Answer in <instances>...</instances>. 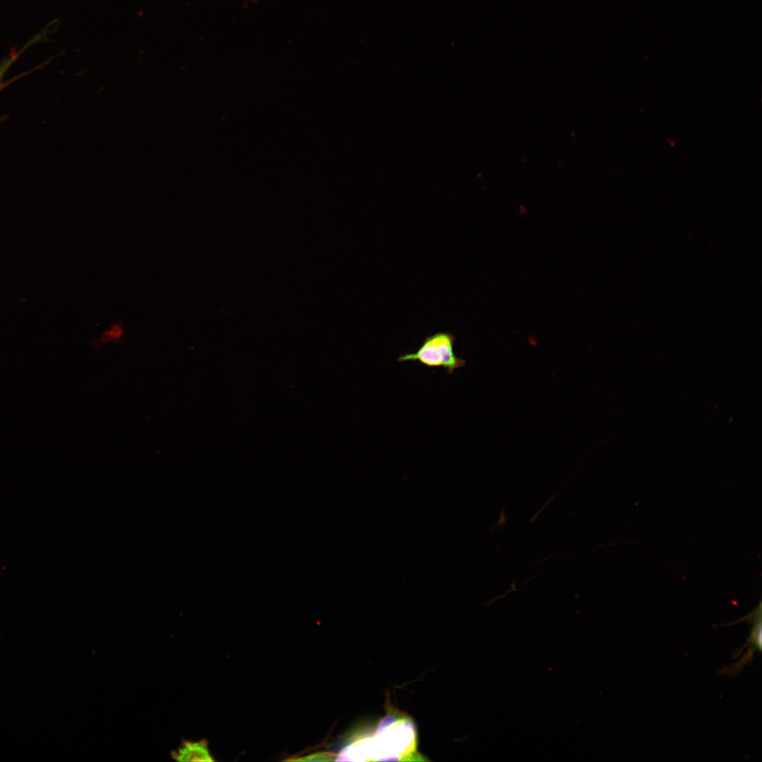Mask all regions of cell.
I'll return each mask as SVG.
<instances>
[{
  "label": "cell",
  "mask_w": 762,
  "mask_h": 762,
  "mask_svg": "<svg viewBox=\"0 0 762 762\" xmlns=\"http://www.w3.org/2000/svg\"><path fill=\"white\" fill-rule=\"evenodd\" d=\"M423 760L417 751L412 720L394 709H389L373 730L364 728L354 733L336 758L346 761Z\"/></svg>",
  "instance_id": "6da1fadb"
},
{
  "label": "cell",
  "mask_w": 762,
  "mask_h": 762,
  "mask_svg": "<svg viewBox=\"0 0 762 762\" xmlns=\"http://www.w3.org/2000/svg\"><path fill=\"white\" fill-rule=\"evenodd\" d=\"M455 337L448 332H437L427 336L418 349L413 353L399 356L398 362L416 361L427 368H442L448 374L466 365L454 349Z\"/></svg>",
  "instance_id": "7a4b0ae2"
},
{
  "label": "cell",
  "mask_w": 762,
  "mask_h": 762,
  "mask_svg": "<svg viewBox=\"0 0 762 762\" xmlns=\"http://www.w3.org/2000/svg\"><path fill=\"white\" fill-rule=\"evenodd\" d=\"M171 757L177 761H213L206 740L199 742L184 741L171 752Z\"/></svg>",
  "instance_id": "3957f363"
},
{
  "label": "cell",
  "mask_w": 762,
  "mask_h": 762,
  "mask_svg": "<svg viewBox=\"0 0 762 762\" xmlns=\"http://www.w3.org/2000/svg\"><path fill=\"white\" fill-rule=\"evenodd\" d=\"M126 329L123 322L114 321L104 328L92 342L95 349L118 344L124 341Z\"/></svg>",
  "instance_id": "277c9868"
},
{
  "label": "cell",
  "mask_w": 762,
  "mask_h": 762,
  "mask_svg": "<svg viewBox=\"0 0 762 762\" xmlns=\"http://www.w3.org/2000/svg\"><path fill=\"white\" fill-rule=\"evenodd\" d=\"M47 35V32H46V29H44L43 30H42V32L40 33H39L38 35L35 36V37H33L32 40H30L25 45L23 49H21L19 52H16L15 54L12 53L11 55L8 58L6 59L4 61H3L1 63V64H0V89H1V87L2 85V83H1L2 78H4L5 73L7 72V71L8 70L9 67L17 59L18 56H20V54L26 48H28L30 45H32L33 43H35V42L40 41V39H42V38L44 39V37H46Z\"/></svg>",
  "instance_id": "5b68a950"
},
{
  "label": "cell",
  "mask_w": 762,
  "mask_h": 762,
  "mask_svg": "<svg viewBox=\"0 0 762 762\" xmlns=\"http://www.w3.org/2000/svg\"><path fill=\"white\" fill-rule=\"evenodd\" d=\"M335 754L329 751H320L313 753L298 758H291L289 761H335Z\"/></svg>",
  "instance_id": "8992f818"
}]
</instances>
